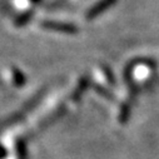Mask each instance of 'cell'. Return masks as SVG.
<instances>
[{"instance_id":"6da1fadb","label":"cell","mask_w":159,"mask_h":159,"mask_svg":"<svg viewBox=\"0 0 159 159\" xmlns=\"http://www.w3.org/2000/svg\"><path fill=\"white\" fill-rule=\"evenodd\" d=\"M47 25V28H50V29H55V30H63V31H75V28L74 26H70L69 24H61V23H45L44 26Z\"/></svg>"}]
</instances>
